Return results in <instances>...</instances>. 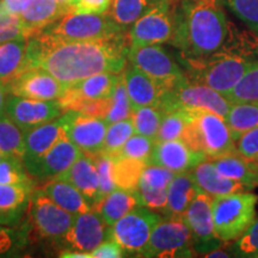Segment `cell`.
I'll return each instance as SVG.
<instances>
[{
	"label": "cell",
	"mask_w": 258,
	"mask_h": 258,
	"mask_svg": "<svg viewBox=\"0 0 258 258\" xmlns=\"http://www.w3.org/2000/svg\"><path fill=\"white\" fill-rule=\"evenodd\" d=\"M8 90H6L5 84L0 83V117L3 115H5V105H6V99H8Z\"/></svg>",
	"instance_id": "cell-55"
},
{
	"label": "cell",
	"mask_w": 258,
	"mask_h": 258,
	"mask_svg": "<svg viewBox=\"0 0 258 258\" xmlns=\"http://www.w3.org/2000/svg\"><path fill=\"white\" fill-rule=\"evenodd\" d=\"M54 179L66 180L76 186L85 199L95 205L99 192V178L95 158L83 154L71 165L69 170L61 173Z\"/></svg>",
	"instance_id": "cell-25"
},
{
	"label": "cell",
	"mask_w": 258,
	"mask_h": 258,
	"mask_svg": "<svg viewBox=\"0 0 258 258\" xmlns=\"http://www.w3.org/2000/svg\"><path fill=\"white\" fill-rule=\"evenodd\" d=\"M27 49V37L0 42V83L5 84V86L24 70Z\"/></svg>",
	"instance_id": "cell-29"
},
{
	"label": "cell",
	"mask_w": 258,
	"mask_h": 258,
	"mask_svg": "<svg viewBox=\"0 0 258 258\" xmlns=\"http://www.w3.org/2000/svg\"><path fill=\"white\" fill-rule=\"evenodd\" d=\"M161 217L152 209L138 206L111 226L109 238L120 244L123 251L143 253Z\"/></svg>",
	"instance_id": "cell-11"
},
{
	"label": "cell",
	"mask_w": 258,
	"mask_h": 258,
	"mask_svg": "<svg viewBox=\"0 0 258 258\" xmlns=\"http://www.w3.org/2000/svg\"><path fill=\"white\" fill-rule=\"evenodd\" d=\"M175 175L176 173L165 169V167L147 164L143 173H141L138 188L166 190Z\"/></svg>",
	"instance_id": "cell-43"
},
{
	"label": "cell",
	"mask_w": 258,
	"mask_h": 258,
	"mask_svg": "<svg viewBox=\"0 0 258 258\" xmlns=\"http://www.w3.org/2000/svg\"><path fill=\"white\" fill-rule=\"evenodd\" d=\"M182 140L207 159L235 151V141L222 116L211 111H192Z\"/></svg>",
	"instance_id": "cell-5"
},
{
	"label": "cell",
	"mask_w": 258,
	"mask_h": 258,
	"mask_svg": "<svg viewBox=\"0 0 258 258\" xmlns=\"http://www.w3.org/2000/svg\"><path fill=\"white\" fill-rule=\"evenodd\" d=\"M140 206L152 209L154 212H166L167 206V189H146L137 188Z\"/></svg>",
	"instance_id": "cell-48"
},
{
	"label": "cell",
	"mask_w": 258,
	"mask_h": 258,
	"mask_svg": "<svg viewBox=\"0 0 258 258\" xmlns=\"http://www.w3.org/2000/svg\"><path fill=\"white\" fill-rule=\"evenodd\" d=\"M235 151L249 160L258 156V125L235 140Z\"/></svg>",
	"instance_id": "cell-50"
},
{
	"label": "cell",
	"mask_w": 258,
	"mask_h": 258,
	"mask_svg": "<svg viewBox=\"0 0 258 258\" xmlns=\"http://www.w3.org/2000/svg\"><path fill=\"white\" fill-rule=\"evenodd\" d=\"M253 161H254V163H256L257 165H258V156H257L256 158H254V160H253Z\"/></svg>",
	"instance_id": "cell-58"
},
{
	"label": "cell",
	"mask_w": 258,
	"mask_h": 258,
	"mask_svg": "<svg viewBox=\"0 0 258 258\" xmlns=\"http://www.w3.org/2000/svg\"><path fill=\"white\" fill-rule=\"evenodd\" d=\"M140 206L137 189L125 190L116 188L104 196L95 205V211L99 213L103 220L111 227L116 221L123 218L125 214Z\"/></svg>",
	"instance_id": "cell-27"
},
{
	"label": "cell",
	"mask_w": 258,
	"mask_h": 258,
	"mask_svg": "<svg viewBox=\"0 0 258 258\" xmlns=\"http://www.w3.org/2000/svg\"><path fill=\"white\" fill-rule=\"evenodd\" d=\"M163 116L164 111L157 105L133 109L131 114V120L134 124L135 133L156 140Z\"/></svg>",
	"instance_id": "cell-35"
},
{
	"label": "cell",
	"mask_w": 258,
	"mask_h": 258,
	"mask_svg": "<svg viewBox=\"0 0 258 258\" xmlns=\"http://www.w3.org/2000/svg\"><path fill=\"white\" fill-rule=\"evenodd\" d=\"M122 78L127 89L132 110L141 106L158 105L165 93V90L160 85L132 63L125 66Z\"/></svg>",
	"instance_id": "cell-23"
},
{
	"label": "cell",
	"mask_w": 258,
	"mask_h": 258,
	"mask_svg": "<svg viewBox=\"0 0 258 258\" xmlns=\"http://www.w3.org/2000/svg\"><path fill=\"white\" fill-rule=\"evenodd\" d=\"M64 88V84L40 67L22 71L6 84V90L10 95L38 101H57Z\"/></svg>",
	"instance_id": "cell-15"
},
{
	"label": "cell",
	"mask_w": 258,
	"mask_h": 258,
	"mask_svg": "<svg viewBox=\"0 0 258 258\" xmlns=\"http://www.w3.org/2000/svg\"><path fill=\"white\" fill-rule=\"evenodd\" d=\"M111 0H72L70 11L78 14H106L110 9Z\"/></svg>",
	"instance_id": "cell-51"
},
{
	"label": "cell",
	"mask_w": 258,
	"mask_h": 258,
	"mask_svg": "<svg viewBox=\"0 0 258 258\" xmlns=\"http://www.w3.org/2000/svg\"><path fill=\"white\" fill-rule=\"evenodd\" d=\"M19 37H25L21 19L19 17L6 14L3 2L0 0V42Z\"/></svg>",
	"instance_id": "cell-47"
},
{
	"label": "cell",
	"mask_w": 258,
	"mask_h": 258,
	"mask_svg": "<svg viewBox=\"0 0 258 258\" xmlns=\"http://www.w3.org/2000/svg\"><path fill=\"white\" fill-rule=\"evenodd\" d=\"M231 104L252 103L258 104V62L244 74L243 78L225 96Z\"/></svg>",
	"instance_id": "cell-37"
},
{
	"label": "cell",
	"mask_w": 258,
	"mask_h": 258,
	"mask_svg": "<svg viewBox=\"0 0 258 258\" xmlns=\"http://www.w3.org/2000/svg\"><path fill=\"white\" fill-rule=\"evenodd\" d=\"M90 253H91V258H118L123 256V249L120 246V244L109 238Z\"/></svg>",
	"instance_id": "cell-52"
},
{
	"label": "cell",
	"mask_w": 258,
	"mask_h": 258,
	"mask_svg": "<svg viewBox=\"0 0 258 258\" xmlns=\"http://www.w3.org/2000/svg\"><path fill=\"white\" fill-rule=\"evenodd\" d=\"M110 227L95 209L74 215L70 230L62 237V240L71 249L91 252L103 241L109 239Z\"/></svg>",
	"instance_id": "cell-17"
},
{
	"label": "cell",
	"mask_w": 258,
	"mask_h": 258,
	"mask_svg": "<svg viewBox=\"0 0 258 258\" xmlns=\"http://www.w3.org/2000/svg\"><path fill=\"white\" fill-rule=\"evenodd\" d=\"M257 201V196L249 190L213 199L214 231L222 243L238 239L256 220Z\"/></svg>",
	"instance_id": "cell-6"
},
{
	"label": "cell",
	"mask_w": 258,
	"mask_h": 258,
	"mask_svg": "<svg viewBox=\"0 0 258 258\" xmlns=\"http://www.w3.org/2000/svg\"><path fill=\"white\" fill-rule=\"evenodd\" d=\"M37 35L54 42L99 41L124 36V28L116 23L110 15L69 11Z\"/></svg>",
	"instance_id": "cell-4"
},
{
	"label": "cell",
	"mask_w": 258,
	"mask_h": 258,
	"mask_svg": "<svg viewBox=\"0 0 258 258\" xmlns=\"http://www.w3.org/2000/svg\"><path fill=\"white\" fill-rule=\"evenodd\" d=\"M200 190L189 171L176 173L167 186L166 213L170 217H183Z\"/></svg>",
	"instance_id": "cell-28"
},
{
	"label": "cell",
	"mask_w": 258,
	"mask_h": 258,
	"mask_svg": "<svg viewBox=\"0 0 258 258\" xmlns=\"http://www.w3.org/2000/svg\"><path fill=\"white\" fill-rule=\"evenodd\" d=\"M43 191L56 205L73 215L82 214L92 209L91 203L85 199V196L66 180L53 179L46 185Z\"/></svg>",
	"instance_id": "cell-30"
},
{
	"label": "cell",
	"mask_w": 258,
	"mask_h": 258,
	"mask_svg": "<svg viewBox=\"0 0 258 258\" xmlns=\"http://www.w3.org/2000/svg\"><path fill=\"white\" fill-rule=\"evenodd\" d=\"M128 40L54 42L40 35L28 38L24 70H46L64 85H72L97 73L120 74L127 66ZM23 70V71H24Z\"/></svg>",
	"instance_id": "cell-1"
},
{
	"label": "cell",
	"mask_w": 258,
	"mask_h": 258,
	"mask_svg": "<svg viewBox=\"0 0 258 258\" xmlns=\"http://www.w3.org/2000/svg\"><path fill=\"white\" fill-rule=\"evenodd\" d=\"M206 159L205 154L191 150L183 140H171L154 144L147 164L165 167L173 173H180L190 171Z\"/></svg>",
	"instance_id": "cell-20"
},
{
	"label": "cell",
	"mask_w": 258,
	"mask_h": 258,
	"mask_svg": "<svg viewBox=\"0 0 258 258\" xmlns=\"http://www.w3.org/2000/svg\"><path fill=\"white\" fill-rule=\"evenodd\" d=\"M95 158L97 171H98L99 178V192L97 202H99L104 196L116 189L115 178H114V157L105 153H99ZM93 205V206H95Z\"/></svg>",
	"instance_id": "cell-41"
},
{
	"label": "cell",
	"mask_w": 258,
	"mask_h": 258,
	"mask_svg": "<svg viewBox=\"0 0 258 258\" xmlns=\"http://www.w3.org/2000/svg\"><path fill=\"white\" fill-rule=\"evenodd\" d=\"M3 158H4V156H3V153H2V152H0V160H2V159H3Z\"/></svg>",
	"instance_id": "cell-59"
},
{
	"label": "cell",
	"mask_w": 258,
	"mask_h": 258,
	"mask_svg": "<svg viewBox=\"0 0 258 258\" xmlns=\"http://www.w3.org/2000/svg\"><path fill=\"white\" fill-rule=\"evenodd\" d=\"M127 59L166 91L186 79L184 71L160 44L129 46Z\"/></svg>",
	"instance_id": "cell-9"
},
{
	"label": "cell",
	"mask_w": 258,
	"mask_h": 258,
	"mask_svg": "<svg viewBox=\"0 0 258 258\" xmlns=\"http://www.w3.org/2000/svg\"><path fill=\"white\" fill-rule=\"evenodd\" d=\"M6 14L19 17L27 8L29 0H2Z\"/></svg>",
	"instance_id": "cell-53"
},
{
	"label": "cell",
	"mask_w": 258,
	"mask_h": 258,
	"mask_svg": "<svg viewBox=\"0 0 258 258\" xmlns=\"http://www.w3.org/2000/svg\"><path fill=\"white\" fill-rule=\"evenodd\" d=\"M24 245L22 234L0 222V257L8 256Z\"/></svg>",
	"instance_id": "cell-49"
},
{
	"label": "cell",
	"mask_w": 258,
	"mask_h": 258,
	"mask_svg": "<svg viewBox=\"0 0 258 258\" xmlns=\"http://www.w3.org/2000/svg\"><path fill=\"white\" fill-rule=\"evenodd\" d=\"M147 163L132 158L114 157V178L116 188L135 190Z\"/></svg>",
	"instance_id": "cell-34"
},
{
	"label": "cell",
	"mask_w": 258,
	"mask_h": 258,
	"mask_svg": "<svg viewBox=\"0 0 258 258\" xmlns=\"http://www.w3.org/2000/svg\"><path fill=\"white\" fill-rule=\"evenodd\" d=\"M189 82L203 84L226 96L258 61L245 54L222 50L202 59L182 57Z\"/></svg>",
	"instance_id": "cell-3"
},
{
	"label": "cell",
	"mask_w": 258,
	"mask_h": 258,
	"mask_svg": "<svg viewBox=\"0 0 258 258\" xmlns=\"http://www.w3.org/2000/svg\"><path fill=\"white\" fill-rule=\"evenodd\" d=\"M0 152L4 157L23 161L25 152L23 131L6 114L0 117Z\"/></svg>",
	"instance_id": "cell-33"
},
{
	"label": "cell",
	"mask_w": 258,
	"mask_h": 258,
	"mask_svg": "<svg viewBox=\"0 0 258 258\" xmlns=\"http://www.w3.org/2000/svg\"><path fill=\"white\" fill-rule=\"evenodd\" d=\"M228 256H230V254L222 252V251L218 250V249L213 250V251H211V252H208V254H206V257H212V258L213 257H228Z\"/></svg>",
	"instance_id": "cell-56"
},
{
	"label": "cell",
	"mask_w": 258,
	"mask_h": 258,
	"mask_svg": "<svg viewBox=\"0 0 258 258\" xmlns=\"http://www.w3.org/2000/svg\"><path fill=\"white\" fill-rule=\"evenodd\" d=\"M121 74L97 73L80 82L66 85L64 91L57 102L63 111H73L83 101H95L111 97Z\"/></svg>",
	"instance_id": "cell-18"
},
{
	"label": "cell",
	"mask_w": 258,
	"mask_h": 258,
	"mask_svg": "<svg viewBox=\"0 0 258 258\" xmlns=\"http://www.w3.org/2000/svg\"><path fill=\"white\" fill-rule=\"evenodd\" d=\"M60 257L64 258H91V253L83 252V251L78 250H64L61 252Z\"/></svg>",
	"instance_id": "cell-54"
},
{
	"label": "cell",
	"mask_w": 258,
	"mask_h": 258,
	"mask_svg": "<svg viewBox=\"0 0 258 258\" xmlns=\"http://www.w3.org/2000/svg\"><path fill=\"white\" fill-rule=\"evenodd\" d=\"M231 25L222 0H180L172 44L186 59L233 50Z\"/></svg>",
	"instance_id": "cell-2"
},
{
	"label": "cell",
	"mask_w": 258,
	"mask_h": 258,
	"mask_svg": "<svg viewBox=\"0 0 258 258\" xmlns=\"http://www.w3.org/2000/svg\"><path fill=\"white\" fill-rule=\"evenodd\" d=\"M212 203L213 198L200 191L183 214V219L191 233L195 252L208 253L219 249L222 243L214 231Z\"/></svg>",
	"instance_id": "cell-12"
},
{
	"label": "cell",
	"mask_w": 258,
	"mask_h": 258,
	"mask_svg": "<svg viewBox=\"0 0 258 258\" xmlns=\"http://www.w3.org/2000/svg\"><path fill=\"white\" fill-rule=\"evenodd\" d=\"M177 11L175 0H153L144 15L129 29V46H150L171 42L176 34Z\"/></svg>",
	"instance_id": "cell-7"
},
{
	"label": "cell",
	"mask_w": 258,
	"mask_h": 258,
	"mask_svg": "<svg viewBox=\"0 0 258 258\" xmlns=\"http://www.w3.org/2000/svg\"><path fill=\"white\" fill-rule=\"evenodd\" d=\"M83 154L82 151L69 138H66L54 145L40 160L27 170L31 176L37 178L54 179L69 170L74 161Z\"/></svg>",
	"instance_id": "cell-21"
},
{
	"label": "cell",
	"mask_w": 258,
	"mask_h": 258,
	"mask_svg": "<svg viewBox=\"0 0 258 258\" xmlns=\"http://www.w3.org/2000/svg\"><path fill=\"white\" fill-rule=\"evenodd\" d=\"M57 101H38L11 95L6 99L5 114L22 131L35 128L62 115Z\"/></svg>",
	"instance_id": "cell-16"
},
{
	"label": "cell",
	"mask_w": 258,
	"mask_h": 258,
	"mask_svg": "<svg viewBox=\"0 0 258 258\" xmlns=\"http://www.w3.org/2000/svg\"><path fill=\"white\" fill-rule=\"evenodd\" d=\"M23 135L25 146L23 165L25 169H29L40 160L54 145L67 138L63 115L44 124L24 131Z\"/></svg>",
	"instance_id": "cell-19"
},
{
	"label": "cell",
	"mask_w": 258,
	"mask_h": 258,
	"mask_svg": "<svg viewBox=\"0 0 258 258\" xmlns=\"http://www.w3.org/2000/svg\"><path fill=\"white\" fill-rule=\"evenodd\" d=\"M225 121L230 128L234 141L244 133L258 125V104L238 103L232 104Z\"/></svg>",
	"instance_id": "cell-32"
},
{
	"label": "cell",
	"mask_w": 258,
	"mask_h": 258,
	"mask_svg": "<svg viewBox=\"0 0 258 258\" xmlns=\"http://www.w3.org/2000/svg\"><path fill=\"white\" fill-rule=\"evenodd\" d=\"M153 0H111L110 17L122 28L131 27L144 15Z\"/></svg>",
	"instance_id": "cell-36"
},
{
	"label": "cell",
	"mask_w": 258,
	"mask_h": 258,
	"mask_svg": "<svg viewBox=\"0 0 258 258\" xmlns=\"http://www.w3.org/2000/svg\"><path fill=\"white\" fill-rule=\"evenodd\" d=\"M235 252L245 257H258V220H254L249 228L235 239Z\"/></svg>",
	"instance_id": "cell-46"
},
{
	"label": "cell",
	"mask_w": 258,
	"mask_h": 258,
	"mask_svg": "<svg viewBox=\"0 0 258 258\" xmlns=\"http://www.w3.org/2000/svg\"><path fill=\"white\" fill-rule=\"evenodd\" d=\"M194 182L201 192L207 194L211 198L228 195V194L247 191L250 190L243 183L226 178L214 166L211 160L206 159L189 171Z\"/></svg>",
	"instance_id": "cell-24"
},
{
	"label": "cell",
	"mask_w": 258,
	"mask_h": 258,
	"mask_svg": "<svg viewBox=\"0 0 258 258\" xmlns=\"http://www.w3.org/2000/svg\"><path fill=\"white\" fill-rule=\"evenodd\" d=\"M59 2L61 3V4H63V5H66L67 8L70 9V3L72 2V0H59Z\"/></svg>",
	"instance_id": "cell-57"
},
{
	"label": "cell",
	"mask_w": 258,
	"mask_h": 258,
	"mask_svg": "<svg viewBox=\"0 0 258 258\" xmlns=\"http://www.w3.org/2000/svg\"><path fill=\"white\" fill-rule=\"evenodd\" d=\"M190 112L188 111H169L164 112L156 143L159 141L182 140L183 134L188 124Z\"/></svg>",
	"instance_id": "cell-39"
},
{
	"label": "cell",
	"mask_w": 258,
	"mask_h": 258,
	"mask_svg": "<svg viewBox=\"0 0 258 258\" xmlns=\"http://www.w3.org/2000/svg\"><path fill=\"white\" fill-rule=\"evenodd\" d=\"M231 105V103L214 89L184 79L164 93L157 106L164 112L211 111L225 118Z\"/></svg>",
	"instance_id": "cell-8"
},
{
	"label": "cell",
	"mask_w": 258,
	"mask_h": 258,
	"mask_svg": "<svg viewBox=\"0 0 258 258\" xmlns=\"http://www.w3.org/2000/svg\"><path fill=\"white\" fill-rule=\"evenodd\" d=\"M30 215L41 235L51 239H62L73 224L74 215L64 211L43 190L32 194Z\"/></svg>",
	"instance_id": "cell-14"
},
{
	"label": "cell",
	"mask_w": 258,
	"mask_h": 258,
	"mask_svg": "<svg viewBox=\"0 0 258 258\" xmlns=\"http://www.w3.org/2000/svg\"><path fill=\"white\" fill-rule=\"evenodd\" d=\"M208 160L214 164L217 170L226 178L243 183L250 190L258 185V165L253 160L244 158L237 151Z\"/></svg>",
	"instance_id": "cell-26"
},
{
	"label": "cell",
	"mask_w": 258,
	"mask_h": 258,
	"mask_svg": "<svg viewBox=\"0 0 258 258\" xmlns=\"http://www.w3.org/2000/svg\"><path fill=\"white\" fill-rule=\"evenodd\" d=\"M63 117L66 122L67 138L84 154L95 157L102 152L109 127V123L104 118L79 111H66Z\"/></svg>",
	"instance_id": "cell-13"
},
{
	"label": "cell",
	"mask_w": 258,
	"mask_h": 258,
	"mask_svg": "<svg viewBox=\"0 0 258 258\" xmlns=\"http://www.w3.org/2000/svg\"><path fill=\"white\" fill-rule=\"evenodd\" d=\"M154 144H156V140L135 133L128 139L127 143L116 157L132 158V159L144 160L148 163V158L152 153Z\"/></svg>",
	"instance_id": "cell-44"
},
{
	"label": "cell",
	"mask_w": 258,
	"mask_h": 258,
	"mask_svg": "<svg viewBox=\"0 0 258 258\" xmlns=\"http://www.w3.org/2000/svg\"><path fill=\"white\" fill-rule=\"evenodd\" d=\"M21 159L4 157L0 160V184L30 186L31 182L25 173Z\"/></svg>",
	"instance_id": "cell-42"
},
{
	"label": "cell",
	"mask_w": 258,
	"mask_h": 258,
	"mask_svg": "<svg viewBox=\"0 0 258 258\" xmlns=\"http://www.w3.org/2000/svg\"><path fill=\"white\" fill-rule=\"evenodd\" d=\"M195 249L183 217H170L156 226L141 253L145 257H191Z\"/></svg>",
	"instance_id": "cell-10"
},
{
	"label": "cell",
	"mask_w": 258,
	"mask_h": 258,
	"mask_svg": "<svg viewBox=\"0 0 258 258\" xmlns=\"http://www.w3.org/2000/svg\"><path fill=\"white\" fill-rule=\"evenodd\" d=\"M69 11L70 9L59 0H29L23 14L19 16L24 36L29 38L40 34Z\"/></svg>",
	"instance_id": "cell-22"
},
{
	"label": "cell",
	"mask_w": 258,
	"mask_h": 258,
	"mask_svg": "<svg viewBox=\"0 0 258 258\" xmlns=\"http://www.w3.org/2000/svg\"><path fill=\"white\" fill-rule=\"evenodd\" d=\"M232 12L254 32H258V0H225Z\"/></svg>",
	"instance_id": "cell-45"
},
{
	"label": "cell",
	"mask_w": 258,
	"mask_h": 258,
	"mask_svg": "<svg viewBox=\"0 0 258 258\" xmlns=\"http://www.w3.org/2000/svg\"><path fill=\"white\" fill-rule=\"evenodd\" d=\"M132 114V106L131 102H129V97L127 89H125L123 78L118 80L117 85L111 95V105L109 109L108 114L104 117V120L108 122L109 124L114 123V122L125 120V118L131 117Z\"/></svg>",
	"instance_id": "cell-40"
},
{
	"label": "cell",
	"mask_w": 258,
	"mask_h": 258,
	"mask_svg": "<svg viewBox=\"0 0 258 258\" xmlns=\"http://www.w3.org/2000/svg\"><path fill=\"white\" fill-rule=\"evenodd\" d=\"M30 186L0 184V222L17 224L29 201Z\"/></svg>",
	"instance_id": "cell-31"
},
{
	"label": "cell",
	"mask_w": 258,
	"mask_h": 258,
	"mask_svg": "<svg viewBox=\"0 0 258 258\" xmlns=\"http://www.w3.org/2000/svg\"><path fill=\"white\" fill-rule=\"evenodd\" d=\"M134 134L135 129L131 117L110 123L108 127V131H106L104 145H103V150L101 153L116 157L120 153V151L124 146V144L127 143L128 139Z\"/></svg>",
	"instance_id": "cell-38"
}]
</instances>
